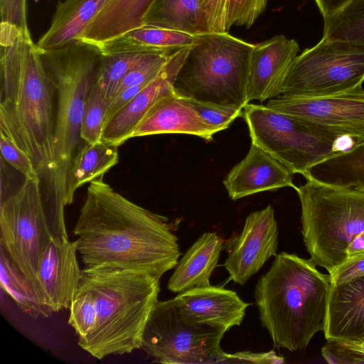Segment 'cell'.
Instances as JSON below:
<instances>
[{
	"label": "cell",
	"mask_w": 364,
	"mask_h": 364,
	"mask_svg": "<svg viewBox=\"0 0 364 364\" xmlns=\"http://www.w3.org/2000/svg\"><path fill=\"white\" fill-rule=\"evenodd\" d=\"M284 363V358L278 355L274 350L266 353L240 351L234 353H224L222 363H256L280 364Z\"/></svg>",
	"instance_id": "40"
},
{
	"label": "cell",
	"mask_w": 364,
	"mask_h": 364,
	"mask_svg": "<svg viewBox=\"0 0 364 364\" xmlns=\"http://www.w3.org/2000/svg\"><path fill=\"white\" fill-rule=\"evenodd\" d=\"M168 221L116 192L102 177L92 181L73 229L84 268L132 269L161 278L181 255Z\"/></svg>",
	"instance_id": "1"
},
{
	"label": "cell",
	"mask_w": 364,
	"mask_h": 364,
	"mask_svg": "<svg viewBox=\"0 0 364 364\" xmlns=\"http://www.w3.org/2000/svg\"><path fill=\"white\" fill-rule=\"evenodd\" d=\"M321 355L330 364H363L364 338L355 340L328 339Z\"/></svg>",
	"instance_id": "33"
},
{
	"label": "cell",
	"mask_w": 364,
	"mask_h": 364,
	"mask_svg": "<svg viewBox=\"0 0 364 364\" xmlns=\"http://www.w3.org/2000/svg\"><path fill=\"white\" fill-rule=\"evenodd\" d=\"M198 35L143 25L97 46L102 54L179 49L191 46Z\"/></svg>",
	"instance_id": "24"
},
{
	"label": "cell",
	"mask_w": 364,
	"mask_h": 364,
	"mask_svg": "<svg viewBox=\"0 0 364 364\" xmlns=\"http://www.w3.org/2000/svg\"><path fill=\"white\" fill-rule=\"evenodd\" d=\"M102 55L97 46L82 41L41 50L42 60L57 99L55 167L43 192L48 200L60 206H66L68 175L81 139L80 127L85 102L97 81Z\"/></svg>",
	"instance_id": "5"
},
{
	"label": "cell",
	"mask_w": 364,
	"mask_h": 364,
	"mask_svg": "<svg viewBox=\"0 0 364 364\" xmlns=\"http://www.w3.org/2000/svg\"><path fill=\"white\" fill-rule=\"evenodd\" d=\"M173 300L186 321L210 326L224 333L241 324L250 305L236 292L211 285L179 293Z\"/></svg>",
	"instance_id": "15"
},
{
	"label": "cell",
	"mask_w": 364,
	"mask_h": 364,
	"mask_svg": "<svg viewBox=\"0 0 364 364\" xmlns=\"http://www.w3.org/2000/svg\"><path fill=\"white\" fill-rule=\"evenodd\" d=\"M269 109L309 121L338 135L364 141V90L318 97L280 95L269 100Z\"/></svg>",
	"instance_id": "12"
},
{
	"label": "cell",
	"mask_w": 364,
	"mask_h": 364,
	"mask_svg": "<svg viewBox=\"0 0 364 364\" xmlns=\"http://www.w3.org/2000/svg\"><path fill=\"white\" fill-rule=\"evenodd\" d=\"M323 332L326 340L364 338V275L331 284Z\"/></svg>",
	"instance_id": "20"
},
{
	"label": "cell",
	"mask_w": 364,
	"mask_h": 364,
	"mask_svg": "<svg viewBox=\"0 0 364 364\" xmlns=\"http://www.w3.org/2000/svg\"><path fill=\"white\" fill-rule=\"evenodd\" d=\"M209 33H228V0H199Z\"/></svg>",
	"instance_id": "37"
},
{
	"label": "cell",
	"mask_w": 364,
	"mask_h": 364,
	"mask_svg": "<svg viewBox=\"0 0 364 364\" xmlns=\"http://www.w3.org/2000/svg\"><path fill=\"white\" fill-rule=\"evenodd\" d=\"M107 108V101L95 82L86 100L80 127V137L86 143L102 139Z\"/></svg>",
	"instance_id": "31"
},
{
	"label": "cell",
	"mask_w": 364,
	"mask_h": 364,
	"mask_svg": "<svg viewBox=\"0 0 364 364\" xmlns=\"http://www.w3.org/2000/svg\"><path fill=\"white\" fill-rule=\"evenodd\" d=\"M224 334L210 326L186 321L173 299L158 301L146 323L141 348L161 363H222Z\"/></svg>",
	"instance_id": "11"
},
{
	"label": "cell",
	"mask_w": 364,
	"mask_h": 364,
	"mask_svg": "<svg viewBox=\"0 0 364 364\" xmlns=\"http://www.w3.org/2000/svg\"><path fill=\"white\" fill-rule=\"evenodd\" d=\"M152 0H103L79 41L98 46L144 25Z\"/></svg>",
	"instance_id": "22"
},
{
	"label": "cell",
	"mask_w": 364,
	"mask_h": 364,
	"mask_svg": "<svg viewBox=\"0 0 364 364\" xmlns=\"http://www.w3.org/2000/svg\"><path fill=\"white\" fill-rule=\"evenodd\" d=\"M1 287L18 307L33 318L49 317L53 311L45 304L36 284L28 277L0 246Z\"/></svg>",
	"instance_id": "28"
},
{
	"label": "cell",
	"mask_w": 364,
	"mask_h": 364,
	"mask_svg": "<svg viewBox=\"0 0 364 364\" xmlns=\"http://www.w3.org/2000/svg\"><path fill=\"white\" fill-rule=\"evenodd\" d=\"M331 284H339L364 275V251L348 257L328 273Z\"/></svg>",
	"instance_id": "39"
},
{
	"label": "cell",
	"mask_w": 364,
	"mask_h": 364,
	"mask_svg": "<svg viewBox=\"0 0 364 364\" xmlns=\"http://www.w3.org/2000/svg\"><path fill=\"white\" fill-rule=\"evenodd\" d=\"M0 132L46 182L55 164V89L30 32L0 23Z\"/></svg>",
	"instance_id": "2"
},
{
	"label": "cell",
	"mask_w": 364,
	"mask_h": 364,
	"mask_svg": "<svg viewBox=\"0 0 364 364\" xmlns=\"http://www.w3.org/2000/svg\"><path fill=\"white\" fill-rule=\"evenodd\" d=\"M77 242L68 238L50 242L42 255L36 284L45 304L53 311L70 308L82 277L77 259Z\"/></svg>",
	"instance_id": "14"
},
{
	"label": "cell",
	"mask_w": 364,
	"mask_h": 364,
	"mask_svg": "<svg viewBox=\"0 0 364 364\" xmlns=\"http://www.w3.org/2000/svg\"><path fill=\"white\" fill-rule=\"evenodd\" d=\"M363 82L364 44L322 38L296 56L284 78L282 95L331 96L360 87Z\"/></svg>",
	"instance_id": "10"
},
{
	"label": "cell",
	"mask_w": 364,
	"mask_h": 364,
	"mask_svg": "<svg viewBox=\"0 0 364 364\" xmlns=\"http://www.w3.org/2000/svg\"><path fill=\"white\" fill-rule=\"evenodd\" d=\"M255 46L228 32L198 34L177 73L175 94L243 109Z\"/></svg>",
	"instance_id": "6"
},
{
	"label": "cell",
	"mask_w": 364,
	"mask_h": 364,
	"mask_svg": "<svg viewBox=\"0 0 364 364\" xmlns=\"http://www.w3.org/2000/svg\"><path fill=\"white\" fill-rule=\"evenodd\" d=\"M81 282L94 296L96 321L78 346L99 360L141 348L158 301L160 278L146 272L97 267L83 268Z\"/></svg>",
	"instance_id": "4"
},
{
	"label": "cell",
	"mask_w": 364,
	"mask_h": 364,
	"mask_svg": "<svg viewBox=\"0 0 364 364\" xmlns=\"http://www.w3.org/2000/svg\"><path fill=\"white\" fill-rule=\"evenodd\" d=\"M69 324L74 328L78 341L92 331L96 321V308L92 292L81 282L70 306Z\"/></svg>",
	"instance_id": "32"
},
{
	"label": "cell",
	"mask_w": 364,
	"mask_h": 364,
	"mask_svg": "<svg viewBox=\"0 0 364 364\" xmlns=\"http://www.w3.org/2000/svg\"><path fill=\"white\" fill-rule=\"evenodd\" d=\"M299 46L283 35L255 46L250 59L247 102H263L282 95L284 78L298 55Z\"/></svg>",
	"instance_id": "16"
},
{
	"label": "cell",
	"mask_w": 364,
	"mask_h": 364,
	"mask_svg": "<svg viewBox=\"0 0 364 364\" xmlns=\"http://www.w3.org/2000/svg\"><path fill=\"white\" fill-rule=\"evenodd\" d=\"M191 46L176 52L159 73L105 125L102 139L119 146L132 134L149 108L164 97L174 94L173 84Z\"/></svg>",
	"instance_id": "17"
},
{
	"label": "cell",
	"mask_w": 364,
	"mask_h": 364,
	"mask_svg": "<svg viewBox=\"0 0 364 364\" xmlns=\"http://www.w3.org/2000/svg\"><path fill=\"white\" fill-rule=\"evenodd\" d=\"M102 3L103 0L58 1L50 26L37 46L53 49L79 41Z\"/></svg>",
	"instance_id": "23"
},
{
	"label": "cell",
	"mask_w": 364,
	"mask_h": 364,
	"mask_svg": "<svg viewBox=\"0 0 364 364\" xmlns=\"http://www.w3.org/2000/svg\"><path fill=\"white\" fill-rule=\"evenodd\" d=\"M1 23L30 32L27 23V0H0Z\"/></svg>",
	"instance_id": "38"
},
{
	"label": "cell",
	"mask_w": 364,
	"mask_h": 364,
	"mask_svg": "<svg viewBox=\"0 0 364 364\" xmlns=\"http://www.w3.org/2000/svg\"><path fill=\"white\" fill-rule=\"evenodd\" d=\"M187 100L202 119L213 127L217 132L226 129L236 118L242 115L243 113V109L234 106H225Z\"/></svg>",
	"instance_id": "35"
},
{
	"label": "cell",
	"mask_w": 364,
	"mask_h": 364,
	"mask_svg": "<svg viewBox=\"0 0 364 364\" xmlns=\"http://www.w3.org/2000/svg\"><path fill=\"white\" fill-rule=\"evenodd\" d=\"M301 207V233L310 259L328 273L347 259L350 242L364 231V191L306 180L295 189Z\"/></svg>",
	"instance_id": "7"
},
{
	"label": "cell",
	"mask_w": 364,
	"mask_h": 364,
	"mask_svg": "<svg viewBox=\"0 0 364 364\" xmlns=\"http://www.w3.org/2000/svg\"><path fill=\"white\" fill-rule=\"evenodd\" d=\"M41 181L40 176L25 178L0 203V246L36 284L41 258L50 242L68 238L64 213L48 202Z\"/></svg>",
	"instance_id": "8"
},
{
	"label": "cell",
	"mask_w": 364,
	"mask_h": 364,
	"mask_svg": "<svg viewBox=\"0 0 364 364\" xmlns=\"http://www.w3.org/2000/svg\"><path fill=\"white\" fill-rule=\"evenodd\" d=\"M170 50L103 54L96 83L107 101L114 96L123 78L134 67L157 53Z\"/></svg>",
	"instance_id": "29"
},
{
	"label": "cell",
	"mask_w": 364,
	"mask_h": 364,
	"mask_svg": "<svg viewBox=\"0 0 364 364\" xmlns=\"http://www.w3.org/2000/svg\"><path fill=\"white\" fill-rule=\"evenodd\" d=\"M351 1L353 0H315L323 18L337 13Z\"/></svg>",
	"instance_id": "41"
},
{
	"label": "cell",
	"mask_w": 364,
	"mask_h": 364,
	"mask_svg": "<svg viewBox=\"0 0 364 364\" xmlns=\"http://www.w3.org/2000/svg\"><path fill=\"white\" fill-rule=\"evenodd\" d=\"M144 25L193 35L209 33L199 0H152Z\"/></svg>",
	"instance_id": "27"
},
{
	"label": "cell",
	"mask_w": 364,
	"mask_h": 364,
	"mask_svg": "<svg viewBox=\"0 0 364 364\" xmlns=\"http://www.w3.org/2000/svg\"><path fill=\"white\" fill-rule=\"evenodd\" d=\"M216 133L187 99L174 93L162 97L149 108L134 129L132 137L183 134L209 141Z\"/></svg>",
	"instance_id": "19"
},
{
	"label": "cell",
	"mask_w": 364,
	"mask_h": 364,
	"mask_svg": "<svg viewBox=\"0 0 364 364\" xmlns=\"http://www.w3.org/2000/svg\"><path fill=\"white\" fill-rule=\"evenodd\" d=\"M117 146L102 139L86 143L73 158L68 181L66 205L73 203L76 190L86 183L102 177L119 161Z\"/></svg>",
	"instance_id": "26"
},
{
	"label": "cell",
	"mask_w": 364,
	"mask_h": 364,
	"mask_svg": "<svg viewBox=\"0 0 364 364\" xmlns=\"http://www.w3.org/2000/svg\"><path fill=\"white\" fill-rule=\"evenodd\" d=\"M304 176L333 187L364 191V141L315 164Z\"/></svg>",
	"instance_id": "25"
},
{
	"label": "cell",
	"mask_w": 364,
	"mask_h": 364,
	"mask_svg": "<svg viewBox=\"0 0 364 364\" xmlns=\"http://www.w3.org/2000/svg\"><path fill=\"white\" fill-rule=\"evenodd\" d=\"M294 173L268 152L251 143L246 156L228 173L223 184L232 200L255 193L296 186Z\"/></svg>",
	"instance_id": "18"
},
{
	"label": "cell",
	"mask_w": 364,
	"mask_h": 364,
	"mask_svg": "<svg viewBox=\"0 0 364 364\" xmlns=\"http://www.w3.org/2000/svg\"><path fill=\"white\" fill-rule=\"evenodd\" d=\"M0 148L2 158L25 178L39 176L30 157L1 132Z\"/></svg>",
	"instance_id": "36"
},
{
	"label": "cell",
	"mask_w": 364,
	"mask_h": 364,
	"mask_svg": "<svg viewBox=\"0 0 364 364\" xmlns=\"http://www.w3.org/2000/svg\"><path fill=\"white\" fill-rule=\"evenodd\" d=\"M269 0H228L227 27L250 28L264 12Z\"/></svg>",
	"instance_id": "34"
},
{
	"label": "cell",
	"mask_w": 364,
	"mask_h": 364,
	"mask_svg": "<svg viewBox=\"0 0 364 364\" xmlns=\"http://www.w3.org/2000/svg\"><path fill=\"white\" fill-rule=\"evenodd\" d=\"M252 143L263 149L294 173L305 175L315 164L358 143L309 121L247 104L242 113Z\"/></svg>",
	"instance_id": "9"
},
{
	"label": "cell",
	"mask_w": 364,
	"mask_h": 364,
	"mask_svg": "<svg viewBox=\"0 0 364 364\" xmlns=\"http://www.w3.org/2000/svg\"><path fill=\"white\" fill-rule=\"evenodd\" d=\"M278 228L273 208L251 213L235 238L223 264L229 279L245 285L272 257L277 256Z\"/></svg>",
	"instance_id": "13"
},
{
	"label": "cell",
	"mask_w": 364,
	"mask_h": 364,
	"mask_svg": "<svg viewBox=\"0 0 364 364\" xmlns=\"http://www.w3.org/2000/svg\"><path fill=\"white\" fill-rule=\"evenodd\" d=\"M223 240L215 232L203 233L186 252L168 282V289L182 293L209 286L210 278L220 258Z\"/></svg>",
	"instance_id": "21"
},
{
	"label": "cell",
	"mask_w": 364,
	"mask_h": 364,
	"mask_svg": "<svg viewBox=\"0 0 364 364\" xmlns=\"http://www.w3.org/2000/svg\"><path fill=\"white\" fill-rule=\"evenodd\" d=\"M323 38L364 44V0H353L324 18Z\"/></svg>",
	"instance_id": "30"
},
{
	"label": "cell",
	"mask_w": 364,
	"mask_h": 364,
	"mask_svg": "<svg viewBox=\"0 0 364 364\" xmlns=\"http://www.w3.org/2000/svg\"><path fill=\"white\" fill-rule=\"evenodd\" d=\"M364 251V231L358 234L346 249L347 258Z\"/></svg>",
	"instance_id": "42"
},
{
	"label": "cell",
	"mask_w": 364,
	"mask_h": 364,
	"mask_svg": "<svg viewBox=\"0 0 364 364\" xmlns=\"http://www.w3.org/2000/svg\"><path fill=\"white\" fill-rule=\"evenodd\" d=\"M309 258L282 252L255 286L262 326L274 347L296 351L323 331L331 280Z\"/></svg>",
	"instance_id": "3"
}]
</instances>
